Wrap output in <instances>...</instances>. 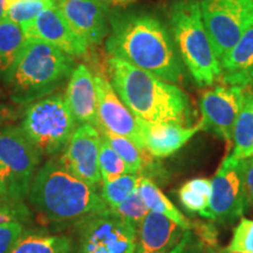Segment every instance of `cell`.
Returning a JSON list of instances; mask_svg holds the SVG:
<instances>
[{"label":"cell","mask_w":253,"mask_h":253,"mask_svg":"<svg viewBox=\"0 0 253 253\" xmlns=\"http://www.w3.org/2000/svg\"><path fill=\"white\" fill-rule=\"evenodd\" d=\"M211 181L208 178L190 179L179 189L178 198L190 212H204L210 204Z\"/></svg>","instance_id":"cell-24"},{"label":"cell","mask_w":253,"mask_h":253,"mask_svg":"<svg viewBox=\"0 0 253 253\" xmlns=\"http://www.w3.org/2000/svg\"><path fill=\"white\" fill-rule=\"evenodd\" d=\"M74 59L45 41L27 39L4 75L14 102L33 103L53 93L74 71Z\"/></svg>","instance_id":"cell-4"},{"label":"cell","mask_w":253,"mask_h":253,"mask_svg":"<svg viewBox=\"0 0 253 253\" xmlns=\"http://www.w3.org/2000/svg\"><path fill=\"white\" fill-rule=\"evenodd\" d=\"M137 230L112 210L84 218L79 226V253H136Z\"/></svg>","instance_id":"cell-10"},{"label":"cell","mask_w":253,"mask_h":253,"mask_svg":"<svg viewBox=\"0 0 253 253\" xmlns=\"http://www.w3.org/2000/svg\"><path fill=\"white\" fill-rule=\"evenodd\" d=\"M211 188L210 204L201 213L202 217L217 223L229 224L246 212L250 203L243 160H237L227 154L211 181Z\"/></svg>","instance_id":"cell-9"},{"label":"cell","mask_w":253,"mask_h":253,"mask_svg":"<svg viewBox=\"0 0 253 253\" xmlns=\"http://www.w3.org/2000/svg\"><path fill=\"white\" fill-rule=\"evenodd\" d=\"M65 97L79 125H90L99 129L96 87L87 66L79 65L72 72Z\"/></svg>","instance_id":"cell-17"},{"label":"cell","mask_w":253,"mask_h":253,"mask_svg":"<svg viewBox=\"0 0 253 253\" xmlns=\"http://www.w3.org/2000/svg\"><path fill=\"white\" fill-rule=\"evenodd\" d=\"M27 38L18 24L7 18L0 20V73L5 75L23 50Z\"/></svg>","instance_id":"cell-23"},{"label":"cell","mask_w":253,"mask_h":253,"mask_svg":"<svg viewBox=\"0 0 253 253\" xmlns=\"http://www.w3.org/2000/svg\"><path fill=\"white\" fill-rule=\"evenodd\" d=\"M11 201H9L7 189L4 181H2L1 176H0V207H9L11 205Z\"/></svg>","instance_id":"cell-34"},{"label":"cell","mask_w":253,"mask_h":253,"mask_svg":"<svg viewBox=\"0 0 253 253\" xmlns=\"http://www.w3.org/2000/svg\"><path fill=\"white\" fill-rule=\"evenodd\" d=\"M245 90L240 87L217 86L207 90L199 101L204 131H212L226 143V155L233 148V128L243 108Z\"/></svg>","instance_id":"cell-11"},{"label":"cell","mask_w":253,"mask_h":253,"mask_svg":"<svg viewBox=\"0 0 253 253\" xmlns=\"http://www.w3.org/2000/svg\"><path fill=\"white\" fill-rule=\"evenodd\" d=\"M140 194L143 198L145 205L149 209V211L163 214L170 219L178 224L179 226L184 230H190L192 223L183 216V214L177 210L175 205L169 201V198L161 191V189L151 181L150 178L142 176L140 186Z\"/></svg>","instance_id":"cell-22"},{"label":"cell","mask_w":253,"mask_h":253,"mask_svg":"<svg viewBox=\"0 0 253 253\" xmlns=\"http://www.w3.org/2000/svg\"><path fill=\"white\" fill-rule=\"evenodd\" d=\"M9 253H73V246L66 236L28 232L20 237Z\"/></svg>","instance_id":"cell-21"},{"label":"cell","mask_w":253,"mask_h":253,"mask_svg":"<svg viewBox=\"0 0 253 253\" xmlns=\"http://www.w3.org/2000/svg\"><path fill=\"white\" fill-rule=\"evenodd\" d=\"M170 30L185 68L198 87L213 86L221 68L205 30L198 0H176L170 7Z\"/></svg>","instance_id":"cell-5"},{"label":"cell","mask_w":253,"mask_h":253,"mask_svg":"<svg viewBox=\"0 0 253 253\" xmlns=\"http://www.w3.org/2000/svg\"><path fill=\"white\" fill-rule=\"evenodd\" d=\"M97 96L99 131H109L129 138L140 149H144L137 119L122 102L110 81L104 77H94Z\"/></svg>","instance_id":"cell-13"},{"label":"cell","mask_w":253,"mask_h":253,"mask_svg":"<svg viewBox=\"0 0 253 253\" xmlns=\"http://www.w3.org/2000/svg\"><path fill=\"white\" fill-rule=\"evenodd\" d=\"M104 2L108 1L112 2V4H116V5H126V4H130V2L135 1V0H103Z\"/></svg>","instance_id":"cell-36"},{"label":"cell","mask_w":253,"mask_h":253,"mask_svg":"<svg viewBox=\"0 0 253 253\" xmlns=\"http://www.w3.org/2000/svg\"><path fill=\"white\" fill-rule=\"evenodd\" d=\"M27 39L45 41L71 56H84L89 45L72 30L55 5L43 9L24 32Z\"/></svg>","instance_id":"cell-15"},{"label":"cell","mask_w":253,"mask_h":253,"mask_svg":"<svg viewBox=\"0 0 253 253\" xmlns=\"http://www.w3.org/2000/svg\"><path fill=\"white\" fill-rule=\"evenodd\" d=\"M41 154L21 126L0 128V176L12 204L28 197L31 183L37 172Z\"/></svg>","instance_id":"cell-7"},{"label":"cell","mask_w":253,"mask_h":253,"mask_svg":"<svg viewBox=\"0 0 253 253\" xmlns=\"http://www.w3.org/2000/svg\"><path fill=\"white\" fill-rule=\"evenodd\" d=\"M1 209H2V207H0V211H1Z\"/></svg>","instance_id":"cell-41"},{"label":"cell","mask_w":253,"mask_h":253,"mask_svg":"<svg viewBox=\"0 0 253 253\" xmlns=\"http://www.w3.org/2000/svg\"><path fill=\"white\" fill-rule=\"evenodd\" d=\"M99 169L102 182L113 181L120 176L130 173L125 161L120 157V155L110 147L104 138H102L100 145Z\"/></svg>","instance_id":"cell-28"},{"label":"cell","mask_w":253,"mask_h":253,"mask_svg":"<svg viewBox=\"0 0 253 253\" xmlns=\"http://www.w3.org/2000/svg\"><path fill=\"white\" fill-rule=\"evenodd\" d=\"M52 1H53V2H54V4H56V2H58V1H59V0H52Z\"/></svg>","instance_id":"cell-40"},{"label":"cell","mask_w":253,"mask_h":253,"mask_svg":"<svg viewBox=\"0 0 253 253\" xmlns=\"http://www.w3.org/2000/svg\"><path fill=\"white\" fill-rule=\"evenodd\" d=\"M137 119V118H136ZM144 149L156 158L171 156L188 143L198 131L203 130L201 121L183 126L169 123H154L137 119Z\"/></svg>","instance_id":"cell-16"},{"label":"cell","mask_w":253,"mask_h":253,"mask_svg":"<svg viewBox=\"0 0 253 253\" xmlns=\"http://www.w3.org/2000/svg\"><path fill=\"white\" fill-rule=\"evenodd\" d=\"M243 170H244L249 203L253 207V157L243 160Z\"/></svg>","instance_id":"cell-33"},{"label":"cell","mask_w":253,"mask_h":253,"mask_svg":"<svg viewBox=\"0 0 253 253\" xmlns=\"http://www.w3.org/2000/svg\"><path fill=\"white\" fill-rule=\"evenodd\" d=\"M53 5L55 4L52 0H17L6 8L5 18L18 24L25 32L43 9Z\"/></svg>","instance_id":"cell-26"},{"label":"cell","mask_w":253,"mask_h":253,"mask_svg":"<svg viewBox=\"0 0 253 253\" xmlns=\"http://www.w3.org/2000/svg\"><path fill=\"white\" fill-rule=\"evenodd\" d=\"M24 227L20 221L14 219L9 207H2L0 211V253H9L20 237Z\"/></svg>","instance_id":"cell-30"},{"label":"cell","mask_w":253,"mask_h":253,"mask_svg":"<svg viewBox=\"0 0 253 253\" xmlns=\"http://www.w3.org/2000/svg\"><path fill=\"white\" fill-rule=\"evenodd\" d=\"M170 253H188V252H186V251H185V250H184V249H183V246L181 245V243H179V244H178V245H177V246H176V248H175V249H173V250H172V251H171V252H170Z\"/></svg>","instance_id":"cell-37"},{"label":"cell","mask_w":253,"mask_h":253,"mask_svg":"<svg viewBox=\"0 0 253 253\" xmlns=\"http://www.w3.org/2000/svg\"><path fill=\"white\" fill-rule=\"evenodd\" d=\"M220 80L243 89L253 84V25L220 61Z\"/></svg>","instance_id":"cell-19"},{"label":"cell","mask_w":253,"mask_h":253,"mask_svg":"<svg viewBox=\"0 0 253 253\" xmlns=\"http://www.w3.org/2000/svg\"><path fill=\"white\" fill-rule=\"evenodd\" d=\"M185 231L170 218L149 211L137 230L136 253H170L181 243Z\"/></svg>","instance_id":"cell-18"},{"label":"cell","mask_w":253,"mask_h":253,"mask_svg":"<svg viewBox=\"0 0 253 253\" xmlns=\"http://www.w3.org/2000/svg\"><path fill=\"white\" fill-rule=\"evenodd\" d=\"M6 4H7V0H0V20L5 18Z\"/></svg>","instance_id":"cell-35"},{"label":"cell","mask_w":253,"mask_h":253,"mask_svg":"<svg viewBox=\"0 0 253 253\" xmlns=\"http://www.w3.org/2000/svg\"><path fill=\"white\" fill-rule=\"evenodd\" d=\"M110 210L115 214H118L120 218H122L123 220H126V223L134 226L136 230H138L142 220L149 212V209L145 205L138 189H136L121 204L116 208L110 209Z\"/></svg>","instance_id":"cell-29"},{"label":"cell","mask_w":253,"mask_h":253,"mask_svg":"<svg viewBox=\"0 0 253 253\" xmlns=\"http://www.w3.org/2000/svg\"><path fill=\"white\" fill-rule=\"evenodd\" d=\"M229 154L237 160L253 157V90L245 91L244 104L233 128V148Z\"/></svg>","instance_id":"cell-20"},{"label":"cell","mask_w":253,"mask_h":253,"mask_svg":"<svg viewBox=\"0 0 253 253\" xmlns=\"http://www.w3.org/2000/svg\"><path fill=\"white\" fill-rule=\"evenodd\" d=\"M28 198L39 212L54 221L82 220L109 210L95 186L53 161L36 172Z\"/></svg>","instance_id":"cell-3"},{"label":"cell","mask_w":253,"mask_h":253,"mask_svg":"<svg viewBox=\"0 0 253 253\" xmlns=\"http://www.w3.org/2000/svg\"><path fill=\"white\" fill-rule=\"evenodd\" d=\"M78 122L63 95H50L27 107L21 129L41 155H54L65 149Z\"/></svg>","instance_id":"cell-6"},{"label":"cell","mask_w":253,"mask_h":253,"mask_svg":"<svg viewBox=\"0 0 253 253\" xmlns=\"http://www.w3.org/2000/svg\"><path fill=\"white\" fill-rule=\"evenodd\" d=\"M201 12L220 62L253 25V0H202Z\"/></svg>","instance_id":"cell-8"},{"label":"cell","mask_w":253,"mask_h":253,"mask_svg":"<svg viewBox=\"0 0 253 253\" xmlns=\"http://www.w3.org/2000/svg\"><path fill=\"white\" fill-rule=\"evenodd\" d=\"M102 132V138L108 142L110 147L125 161L130 173H140L143 166V150L131 142L129 138L113 134L109 131Z\"/></svg>","instance_id":"cell-27"},{"label":"cell","mask_w":253,"mask_h":253,"mask_svg":"<svg viewBox=\"0 0 253 253\" xmlns=\"http://www.w3.org/2000/svg\"><path fill=\"white\" fill-rule=\"evenodd\" d=\"M217 253H242V252H235V251H229V250L226 249H223V250H219Z\"/></svg>","instance_id":"cell-38"},{"label":"cell","mask_w":253,"mask_h":253,"mask_svg":"<svg viewBox=\"0 0 253 253\" xmlns=\"http://www.w3.org/2000/svg\"><path fill=\"white\" fill-rule=\"evenodd\" d=\"M55 6L89 46L99 45L108 37L110 9L103 0H59Z\"/></svg>","instance_id":"cell-14"},{"label":"cell","mask_w":253,"mask_h":253,"mask_svg":"<svg viewBox=\"0 0 253 253\" xmlns=\"http://www.w3.org/2000/svg\"><path fill=\"white\" fill-rule=\"evenodd\" d=\"M226 250L242 253H253V220L242 218L233 231L232 239Z\"/></svg>","instance_id":"cell-31"},{"label":"cell","mask_w":253,"mask_h":253,"mask_svg":"<svg viewBox=\"0 0 253 253\" xmlns=\"http://www.w3.org/2000/svg\"><path fill=\"white\" fill-rule=\"evenodd\" d=\"M107 66L110 84L135 118L190 126L194 109L181 88L121 59L110 56Z\"/></svg>","instance_id":"cell-2"},{"label":"cell","mask_w":253,"mask_h":253,"mask_svg":"<svg viewBox=\"0 0 253 253\" xmlns=\"http://www.w3.org/2000/svg\"><path fill=\"white\" fill-rule=\"evenodd\" d=\"M14 1H17V0H7V4H6V8H7L11 4H13Z\"/></svg>","instance_id":"cell-39"},{"label":"cell","mask_w":253,"mask_h":253,"mask_svg":"<svg viewBox=\"0 0 253 253\" xmlns=\"http://www.w3.org/2000/svg\"><path fill=\"white\" fill-rule=\"evenodd\" d=\"M142 179L141 173H126L109 182H103L101 197L109 209L116 208L126 201L136 189H138Z\"/></svg>","instance_id":"cell-25"},{"label":"cell","mask_w":253,"mask_h":253,"mask_svg":"<svg viewBox=\"0 0 253 253\" xmlns=\"http://www.w3.org/2000/svg\"><path fill=\"white\" fill-rule=\"evenodd\" d=\"M191 231H194V236L197 238L198 250H204L205 252H214L218 246V232L213 224L208 223H192ZM217 252V251H216Z\"/></svg>","instance_id":"cell-32"},{"label":"cell","mask_w":253,"mask_h":253,"mask_svg":"<svg viewBox=\"0 0 253 253\" xmlns=\"http://www.w3.org/2000/svg\"><path fill=\"white\" fill-rule=\"evenodd\" d=\"M106 52L170 84H181L185 66L170 27L158 15L141 9L109 12Z\"/></svg>","instance_id":"cell-1"},{"label":"cell","mask_w":253,"mask_h":253,"mask_svg":"<svg viewBox=\"0 0 253 253\" xmlns=\"http://www.w3.org/2000/svg\"><path fill=\"white\" fill-rule=\"evenodd\" d=\"M101 141L99 129L90 125H80L60 157V166L87 184H100L102 181L99 169Z\"/></svg>","instance_id":"cell-12"}]
</instances>
